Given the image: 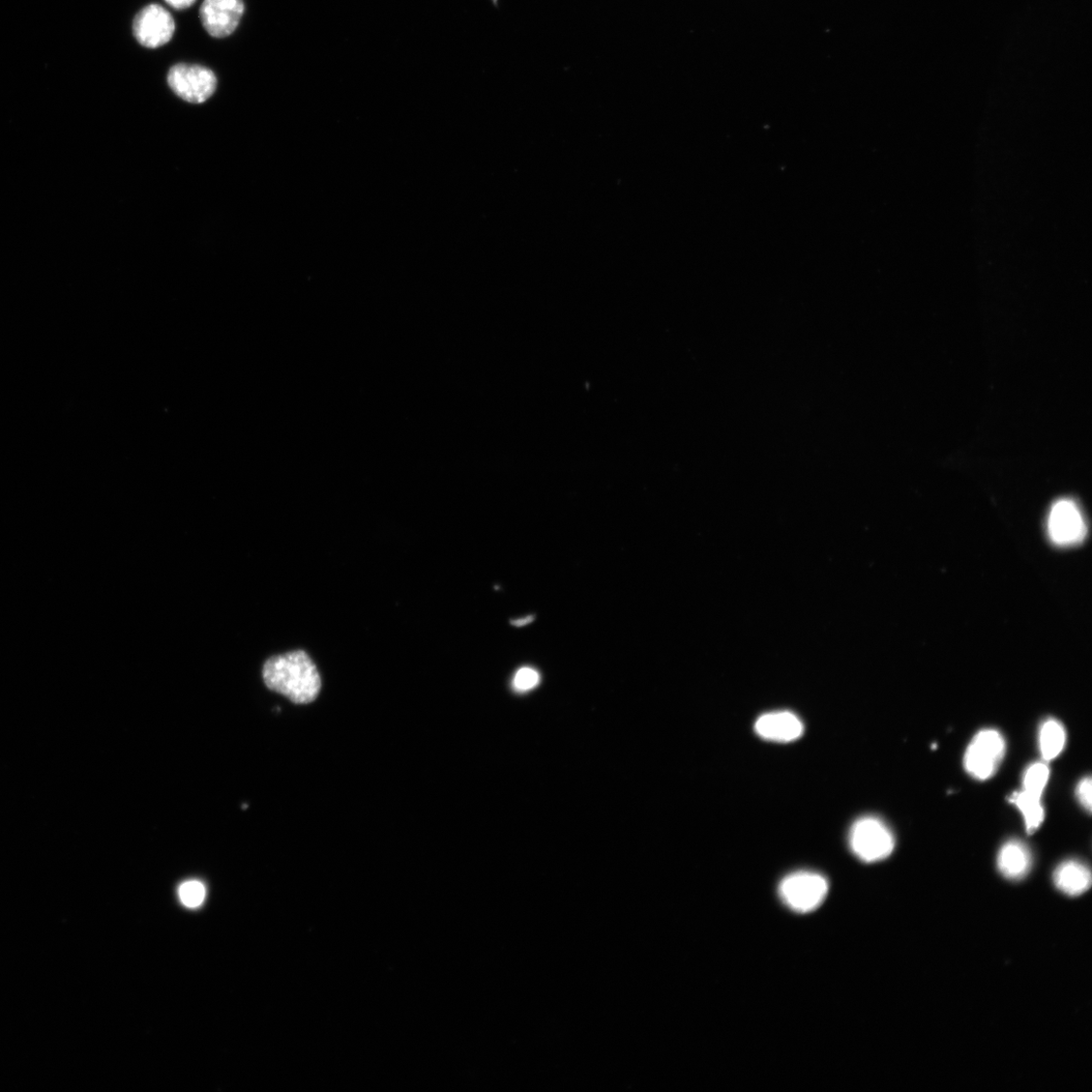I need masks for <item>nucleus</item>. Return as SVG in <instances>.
Segmentation results:
<instances>
[{"mask_svg": "<svg viewBox=\"0 0 1092 1092\" xmlns=\"http://www.w3.org/2000/svg\"><path fill=\"white\" fill-rule=\"evenodd\" d=\"M267 687L296 704L313 702L322 682L316 665L304 651H293L270 658L262 668Z\"/></svg>", "mask_w": 1092, "mask_h": 1092, "instance_id": "obj_1", "label": "nucleus"}, {"mask_svg": "<svg viewBox=\"0 0 1092 1092\" xmlns=\"http://www.w3.org/2000/svg\"><path fill=\"white\" fill-rule=\"evenodd\" d=\"M849 843L855 857L865 863L887 859L895 848V838L889 825L875 816H864L852 825Z\"/></svg>", "mask_w": 1092, "mask_h": 1092, "instance_id": "obj_2", "label": "nucleus"}, {"mask_svg": "<svg viewBox=\"0 0 1092 1092\" xmlns=\"http://www.w3.org/2000/svg\"><path fill=\"white\" fill-rule=\"evenodd\" d=\"M1006 749L1005 737L998 730H981L973 737L965 752V770L974 779H990L997 772Z\"/></svg>", "mask_w": 1092, "mask_h": 1092, "instance_id": "obj_3", "label": "nucleus"}, {"mask_svg": "<svg viewBox=\"0 0 1092 1092\" xmlns=\"http://www.w3.org/2000/svg\"><path fill=\"white\" fill-rule=\"evenodd\" d=\"M829 882L820 874L801 871L788 875L779 885V895L792 910L808 913L817 909L829 894Z\"/></svg>", "mask_w": 1092, "mask_h": 1092, "instance_id": "obj_4", "label": "nucleus"}, {"mask_svg": "<svg viewBox=\"0 0 1092 1092\" xmlns=\"http://www.w3.org/2000/svg\"><path fill=\"white\" fill-rule=\"evenodd\" d=\"M167 82L177 97L191 104L208 101L215 94L218 85L217 76L211 69L185 64L170 68Z\"/></svg>", "mask_w": 1092, "mask_h": 1092, "instance_id": "obj_5", "label": "nucleus"}, {"mask_svg": "<svg viewBox=\"0 0 1092 1092\" xmlns=\"http://www.w3.org/2000/svg\"><path fill=\"white\" fill-rule=\"evenodd\" d=\"M1048 534L1052 543L1059 546H1072L1083 542L1086 524L1073 501L1056 502L1048 518Z\"/></svg>", "mask_w": 1092, "mask_h": 1092, "instance_id": "obj_6", "label": "nucleus"}, {"mask_svg": "<svg viewBox=\"0 0 1092 1092\" xmlns=\"http://www.w3.org/2000/svg\"><path fill=\"white\" fill-rule=\"evenodd\" d=\"M175 32L171 14L158 5L144 8L133 22V34L145 48L156 49L167 44Z\"/></svg>", "mask_w": 1092, "mask_h": 1092, "instance_id": "obj_7", "label": "nucleus"}, {"mask_svg": "<svg viewBox=\"0 0 1092 1092\" xmlns=\"http://www.w3.org/2000/svg\"><path fill=\"white\" fill-rule=\"evenodd\" d=\"M244 11L243 0H203L199 17L210 36L223 39L235 32Z\"/></svg>", "mask_w": 1092, "mask_h": 1092, "instance_id": "obj_8", "label": "nucleus"}, {"mask_svg": "<svg viewBox=\"0 0 1092 1092\" xmlns=\"http://www.w3.org/2000/svg\"><path fill=\"white\" fill-rule=\"evenodd\" d=\"M755 731L765 741L786 744L801 739L805 725L790 712H774L761 716L755 723Z\"/></svg>", "mask_w": 1092, "mask_h": 1092, "instance_id": "obj_9", "label": "nucleus"}, {"mask_svg": "<svg viewBox=\"0 0 1092 1092\" xmlns=\"http://www.w3.org/2000/svg\"><path fill=\"white\" fill-rule=\"evenodd\" d=\"M1031 854L1021 841L1012 840L1003 845L997 854V868L1009 880H1022L1031 867Z\"/></svg>", "mask_w": 1092, "mask_h": 1092, "instance_id": "obj_10", "label": "nucleus"}, {"mask_svg": "<svg viewBox=\"0 0 1092 1092\" xmlns=\"http://www.w3.org/2000/svg\"><path fill=\"white\" fill-rule=\"evenodd\" d=\"M1055 887L1069 896H1079L1091 887V873L1083 863L1075 860L1060 864L1054 872Z\"/></svg>", "mask_w": 1092, "mask_h": 1092, "instance_id": "obj_11", "label": "nucleus"}, {"mask_svg": "<svg viewBox=\"0 0 1092 1092\" xmlns=\"http://www.w3.org/2000/svg\"><path fill=\"white\" fill-rule=\"evenodd\" d=\"M1041 800L1042 797L1031 794L1024 789L1014 792L1010 796L1009 802L1015 805L1022 812L1026 830L1029 835L1034 834L1045 819V809Z\"/></svg>", "mask_w": 1092, "mask_h": 1092, "instance_id": "obj_12", "label": "nucleus"}, {"mask_svg": "<svg viewBox=\"0 0 1092 1092\" xmlns=\"http://www.w3.org/2000/svg\"><path fill=\"white\" fill-rule=\"evenodd\" d=\"M1067 744V731L1062 723L1054 719L1045 721L1039 733V746L1043 760L1050 762L1064 752Z\"/></svg>", "mask_w": 1092, "mask_h": 1092, "instance_id": "obj_13", "label": "nucleus"}, {"mask_svg": "<svg viewBox=\"0 0 1092 1092\" xmlns=\"http://www.w3.org/2000/svg\"><path fill=\"white\" fill-rule=\"evenodd\" d=\"M1050 777L1049 766L1046 763L1031 764L1026 770L1023 784L1024 790L1042 797Z\"/></svg>", "mask_w": 1092, "mask_h": 1092, "instance_id": "obj_14", "label": "nucleus"}, {"mask_svg": "<svg viewBox=\"0 0 1092 1092\" xmlns=\"http://www.w3.org/2000/svg\"><path fill=\"white\" fill-rule=\"evenodd\" d=\"M179 895L187 907L196 908L202 904L205 897V889L199 881H187L181 885Z\"/></svg>", "mask_w": 1092, "mask_h": 1092, "instance_id": "obj_15", "label": "nucleus"}, {"mask_svg": "<svg viewBox=\"0 0 1092 1092\" xmlns=\"http://www.w3.org/2000/svg\"><path fill=\"white\" fill-rule=\"evenodd\" d=\"M541 681V676L538 671L533 668H522L515 674L513 677V688L520 693H524L536 688Z\"/></svg>", "mask_w": 1092, "mask_h": 1092, "instance_id": "obj_16", "label": "nucleus"}, {"mask_svg": "<svg viewBox=\"0 0 1092 1092\" xmlns=\"http://www.w3.org/2000/svg\"><path fill=\"white\" fill-rule=\"evenodd\" d=\"M1091 777L1087 776L1081 779L1077 785L1076 795L1082 808L1088 812H1091Z\"/></svg>", "mask_w": 1092, "mask_h": 1092, "instance_id": "obj_17", "label": "nucleus"}, {"mask_svg": "<svg viewBox=\"0 0 1092 1092\" xmlns=\"http://www.w3.org/2000/svg\"><path fill=\"white\" fill-rule=\"evenodd\" d=\"M165 2L175 10H186L191 8L196 0H165Z\"/></svg>", "mask_w": 1092, "mask_h": 1092, "instance_id": "obj_18", "label": "nucleus"}, {"mask_svg": "<svg viewBox=\"0 0 1092 1092\" xmlns=\"http://www.w3.org/2000/svg\"><path fill=\"white\" fill-rule=\"evenodd\" d=\"M533 619L534 618L531 617V616L523 618V619H517L516 622H513V625H515L517 627H522V626L528 625L531 621H533Z\"/></svg>", "mask_w": 1092, "mask_h": 1092, "instance_id": "obj_19", "label": "nucleus"}]
</instances>
